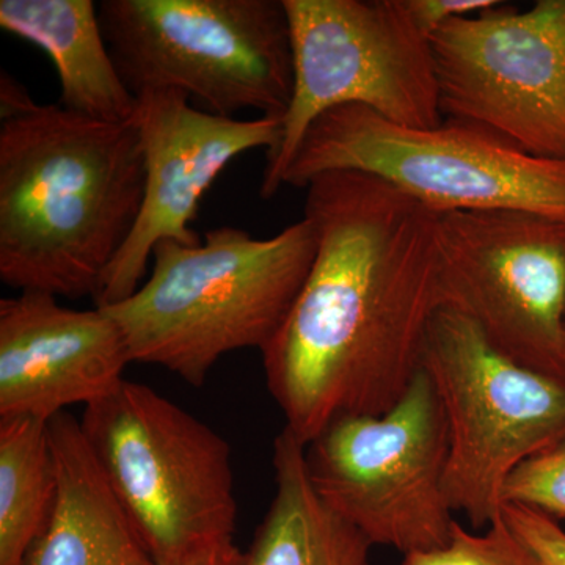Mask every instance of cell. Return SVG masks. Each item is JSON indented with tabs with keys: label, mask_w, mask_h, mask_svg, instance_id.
<instances>
[{
	"label": "cell",
	"mask_w": 565,
	"mask_h": 565,
	"mask_svg": "<svg viewBox=\"0 0 565 565\" xmlns=\"http://www.w3.org/2000/svg\"><path fill=\"white\" fill-rule=\"evenodd\" d=\"M501 501L565 519V440L516 465L505 479Z\"/></svg>",
	"instance_id": "d6986e66"
},
{
	"label": "cell",
	"mask_w": 565,
	"mask_h": 565,
	"mask_svg": "<svg viewBox=\"0 0 565 565\" xmlns=\"http://www.w3.org/2000/svg\"><path fill=\"white\" fill-rule=\"evenodd\" d=\"M79 422L156 565L196 564L234 545L232 448L221 434L126 379Z\"/></svg>",
	"instance_id": "277c9868"
},
{
	"label": "cell",
	"mask_w": 565,
	"mask_h": 565,
	"mask_svg": "<svg viewBox=\"0 0 565 565\" xmlns=\"http://www.w3.org/2000/svg\"><path fill=\"white\" fill-rule=\"evenodd\" d=\"M0 28L46 52L65 109L106 122L136 117L139 98L115 65L92 0H2Z\"/></svg>",
	"instance_id": "9a60e30c"
},
{
	"label": "cell",
	"mask_w": 565,
	"mask_h": 565,
	"mask_svg": "<svg viewBox=\"0 0 565 565\" xmlns=\"http://www.w3.org/2000/svg\"><path fill=\"white\" fill-rule=\"evenodd\" d=\"M305 191L318 248L262 353L285 427L307 446L337 419L403 399L445 289L441 212L362 172L319 174Z\"/></svg>",
	"instance_id": "6da1fadb"
},
{
	"label": "cell",
	"mask_w": 565,
	"mask_h": 565,
	"mask_svg": "<svg viewBox=\"0 0 565 565\" xmlns=\"http://www.w3.org/2000/svg\"><path fill=\"white\" fill-rule=\"evenodd\" d=\"M273 463L277 492L241 565H371L373 544L323 503L288 427L275 438Z\"/></svg>",
	"instance_id": "2e32d148"
},
{
	"label": "cell",
	"mask_w": 565,
	"mask_h": 565,
	"mask_svg": "<svg viewBox=\"0 0 565 565\" xmlns=\"http://www.w3.org/2000/svg\"><path fill=\"white\" fill-rule=\"evenodd\" d=\"M497 3L500 0H407L408 10L416 24L429 36L449 21L473 17L492 9Z\"/></svg>",
	"instance_id": "44dd1931"
},
{
	"label": "cell",
	"mask_w": 565,
	"mask_h": 565,
	"mask_svg": "<svg viewBox=\"0 0 565 565\" xmlns=\"http://www.w3.org/2000/svg\"><path fill=\"white\" fill-rule=\"evenodd\" d=\"M0 93V280L95 299L143 202L139 128L41 106L6 74Z\"/></svg>",
	"instance_id": "7a4b0ae2"
},
{
	"label": "cell",
	"mask_w": 565,
	"mask_h": 565,
	"mask_svg": "<svg viewBox=\"0 0 565 565\" xmlns=\"http://www.w3.org/2000/svg\"><path fill=\"white\" fill-rule=\"evenodd\" d=\"M501 515L542 565H565V531L552 516L515 504L503 505Z\"/></svg>",
	"instance_id": "ffe728a7"
},
{
	"label": "cell",
	"mask_w": 565,
	"mask_h": 565,
	"mask_svg": "<svg viewBox=\"0 0 565 565\" xmlns=\"http://www.w3.org/2000/svg\"><path fill=\"white\" fill-rule=\"evenodd\" d=\"M403 565H542L534 553L498 516L484 533L475 534L456 522L448 544L433 552L404 556Z\"/></svg>",
	"instance_id": "ac0fdd59"
},
{
	"label": "cell",
	"mask_w": 565,
	"mask_h": 565,
	"mask_svg": "<svg viewBox=\"0 0 565 565\" xmlns=\"http://www.w3.org/2000/svg\"><path fill=\"white\" fill-rule=\"evenodd\" d=\"M132 363L103 308L73 310L43 292L0 300V419L50 423L71 405L98 403Z\"/></svg>",
	"instance_id": "4fadbf2b"
},
{
	"label": "cell",
	"mask_w": 565,
	"mask_h": 565,
	"mask_svg": "<svg viewBox=\"0 0 565 565\" xmlns=\"http://www.w3.org/2000/svg\"><path fill=\"white\" fill-rule=\"evenodd\" d=\"M448 426L429 375L381 416H345L305 446L323 503L374 545L405 555L448 544L456 520L445 492Z\"/></svg>",
	"instance_id": "9c48e42d"
},
{
	"label": "cell",
	"mask_w": 565,
	"mask_h": 565,
	"mask_svg": "<svg viewBox=\"0 0 565 565\" xmlns=\"http://www.w3.org/2000/svg\"><path fill=\"white\" fill-rule=\"evenodd\" d=\"M136 121L145 152L143 202L131 236L118 253L95 307L128 299L143 282L156 245L162 241L202 243L191 228L204 193L230 162L244 152L274 150L281 120H237L193 107L174 90L141 93Z\"/></svg>",
	"instance_id": "7c38bea8"
},
{
	"label": "cell",
	"mask_w": 565,
	"mask_h": 565,
	"mask_svg": "<svg viewBox=\"0 0 565 565\" xmlns=\"http://www.w3.org/2000/svg\"><path fill=\"white\" fill-rule=\"evenodd\" d=\"M55 497L47 423L0 419V565H28Z\"/></svg>",
	"instance_id": "e0dca14e"
},
{
	"label": "cell",
	"mask_w": 565,
	"mask_h": 565,
	"mask_svg": "<svg viewBox=\"0 0 565 565\" xmlns=\"http://www.w3.org/2000/svg\"><path fill=\"white\" fill-rule=\"evenodd\" d=\"M330 172L371 174L441 214L520 211L565 225V161L535 158L475 122L412 128L366 107H337L305 134L282 188Z\"/></svg>",
	"instance_id": "5b68a950"
},
{
	"label": "cell",
	"mask_w": 565,
	"mask_h": 565,
	"mask_svg": "<svg viewBox=\"0 0 565 565\" xmlns=\"http://www.w3.org/2000/svg\"><path fill=\"white\" fill-rule=\"evenodd\" d=\"M291 32L294 85L280 140L267 152L259 195L273 199L311 125L360 106L412 128H435L440 109L430 36L407 0H282Z\"/></svg>",
	"instance_id": "52a82bcc"
},
{
	"label": "cell",
	"mask_w": 565,
	"mask_h": 565,
	"mask_svg": "<svg viewBox=\"0 0 565 565\" xmlns=\"http://www.w3.org/2000/svg\"><path fill=\"white\" fill-rule=\"evenodd\" d=\"M318 234L303 217L269 239L222 226L202 243L162 241L147 280L103 307L134 363L156 364L202 386L214 364L241 349L264 351L313 264Z\"/></svg>",
	"instance_id": "3957f363"
},
{
	"label": "cell",
	"mask_w": 565,
	"mask_h": 565,
	"mask_svg": "<svg viewBox=\"0 0 565 565\" xmlns=\"http://www.w3.org/2000/svg\"><path fill=\"white\" fill-rule=\"evenodd\" d=\"M47 429L54 504L28 565H156L93 455L79 419L63 412Z\"/></svg>",
	"instance_id": "5bb4252c"
},
{
	"label": "cell",
	"mask_w": 565,
	"mask_h": 565,
	"mask_svg": "<svg viewBox=\"0 0 565 565\" xmlns=\"http://www.w3.org/2000/svg\"><path fill=\"white\" fill-rule=\"evenodd\" d=\"M444 118L565 161V0L500 2L430 36Z\"/></svg>",
	"instance_id": "8fae6325"
},
{
	"label": "cell",
	"mask_w": 565,
	"mask_h": 565,
	"mask_svg": "<svg viewBox=\"0 0 565 565\" xmlns=\"http://www.w3.org/2000/svg\"><path fill=\"white\" fill-rule=\"evenodd\" d=\"M422 370L448 426L446 497L473 530H486L501 515V492L516 465L565 440V379L501 355L451 305L430 321Z\"/></svg>",
	"instance_id": "ba28073f"
},
{
	"label": "cell",
	"mask_w": 565,
	"mask_h": 565,
	"mask_svg": "<svg viewBox=\"0 0 565 565\" xmlns=\"http://www.w3.org/2000/svg\"><path fill=\"white\" fill-rule=\"evenodd\" d=\"M445 305L516 364L565 379V225L520 211H455L438 225Z\"/></svg>",
	"instance_id": "30bf717a"
},
{
	"label": "cell",
	"mask_w": 565,
	"mask_h": 565,
	"mask_svg": "<svg viewBox=\"0 0 565 565\" xmlns=\"http://www.w3.org/2000/svg\"><path fill=\"white\" fill-rule=\"evenodd\" d=\"M99 21L136 96L174 90L200 109L281 120L291 103V32L282 0H103Z\"/></svg>",
	"instance_id": "8992f818"
},
{
	"label": "cell",
	"mask_w": 565,
	"mask_h": 565,
	"mask_svg": "<svg viewBox=\"0 0 565 565\" xmlns=\"http://www.w3.org/2000/svg\"><path fill=\"white\" fill-rule=\"evenodd\" d=\"M241 559H243V552L234 544L218 550L214 555L207 556L206 559L192 565H241Z\"/></svg>",
	"instance_id": "7402d4cb"
}]
</instances>
